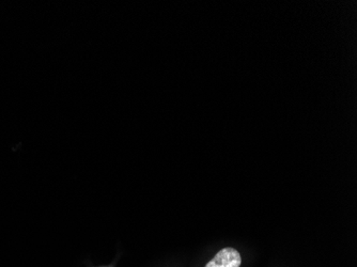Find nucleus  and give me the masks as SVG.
Listing matches in <instances>:
<instances>
[{
	"label": "nucleus",
	"instance_id": "nucleus-1",
	"mask_svg": "<svg viewBox=\"0 0 357 267\" xmlns=\"http://www.w3.org/2000/svg\"><path fill=\"white\" fill-rule=\"evenodd\" d=\"M213 260L222 267H240L242 263L240 252L234 248L222 249Z\"/></svg>",
	"mask_w": 357,
	"mask_h": 267
},
{
	"label": "nucleus",
	"instance_id": "nucleus-2",
	"mask_svg": "<svg viewBox=\"0 0 357 267\" xmlns=\"http://www.w3.org/2000/svg\"><path fill=\"white\" fill-rule=\"evenodd\" d=\"M206 267H222L220 266L218 263H216L215 261L212 259V260L210 261V262L208 263V264L206 265Z\"/></svg>",
	"mask_w": 357,
	"mask_h": 267
}]
</instances>
